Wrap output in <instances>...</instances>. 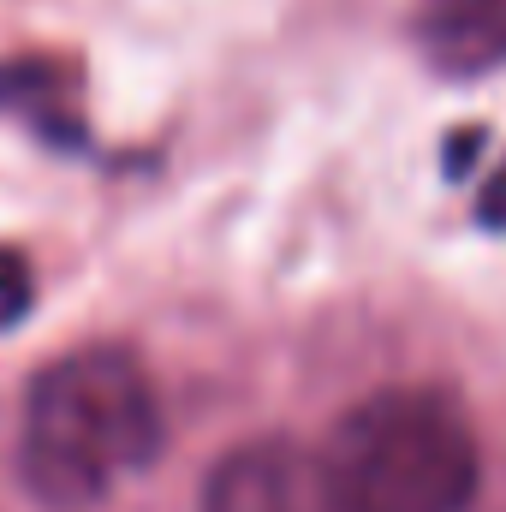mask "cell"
<instances>
[{
  "label": "cell",
  "mask_w": 506,
  "mask_h": 512,
  "mask_svg": "<svg viewBox=\"0 0 506 512\" xmlns=\"http://www.w3.org/2000/svg\"><path fill=\"white\" fill-rule=\"evenodd\" d=\"M161 399L126 346H78L36 370L24 393L18 477L42 507H96L120 477L155 465Z\"/></svg>",
  "instance_id": "cell-1"
},
{
  "label": "cell",
  "mask_w": 506,
  "mask_h": 512,
  "mask_svg": "<svg viewBox=\"0 0 506 512\" xmlns=\"http://www.w3.org/2000/svg\"><path fill=\"white\" fill-rule=\"evenodd\" d=\"M483 483L471 417L441 387L358 399L310 465V512H465Z\"/></svg>",
  "instance_id": "cell-2"
},
{
  "label": "cell",
  "mask_w": 506,
  "mask_h": 512,
  "mask_svg": "<svg viewBox=\"0 0 506 512\" xmlns=\"http://www.w3.org/2000/svg\"><path fill=\"white\" fill-rule=\"evenodd\" d=\"M197 512H310V465L280 435L245 441L209 465Z\"/></svg>",
  "instance_id": "cell-3"
},
{
  "label": "cell",
  "mask_w": 506,
  "mask_h": 512,
  "mask_svg": "<svg viewBox=\"0 0 506 512\" xmlns=\"http://www.w3.org/2000/svg\"><path fill=\"white\" fill-rule=\"evenodd\" d=\"M417 54L441 78H483L506 66V0H423L411 18Z\"/></svg>",
  "instance_id": "cell-4"
},
{
  "label": "cell",
  "mask_w": 506,
  "mask_h": 512,
  "mask_svg": "<svg viewBox=\"0 0 506 512\" xmlns=\"http://www.w3.org/2000/svg\"><path fill=\"white\" fill-rule=\"evenodd\" d=\"M0 114H12L24 131H36L42 143L60 149H84V90H78V66L60 54H18L0 66Z\"/></svg>",
  "instance_id": "cell-5"
},
{
  "label": "cell",
  "mask_w": 506,
  "mask_h": 512,
  "mask_svg": "<svg viewBox=\"0 0 506 512\" xmlns=\"http://www.w3.org/2000/svg\"><path fill=\"white\" fill-rule=\"evenodd\" d=\"M30 310H36V274L18 251L0 245V334H12Z\"/></svg>",
  "instance_id": "cell-6"
},
{
  "label": "cell",
  "mask_w": 506,
  "mask_h": 512,
  "mask_svg": "<svg viewBox=\"0 0 506 512\" xmlns=\"http://www.w3.org/2000/svg\"><path fill=\"white\" fill-rule=\"evenodd\" d=\"M477 221L495 227V233H506V167L483 185V197H477Z\"/></svg>",
  "instance_id": "cell-7"
}]
</instances>
